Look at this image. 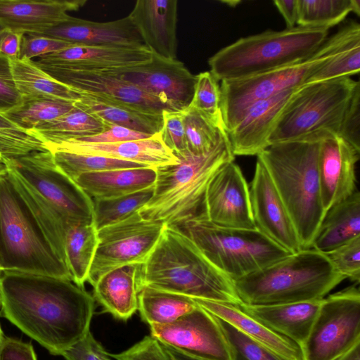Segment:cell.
I'll return each instance as SVG.
<instances>
[{"label": "cell", "mask_w": 360, "mask_h": 360, "mask_svg": "<svg viewBox=\"0 0 360 360\" xmlns=\"http://www.w3.org/2000/svg\"><path fill=\"white\" fill-rule=\"evenodd\" d=\"M156 167H141L86 173L75 182L91 199H112L154 186Z\"/></svg>", "instance_id": "cell-30"}, {"label": "cell", "mask_w": 360, "mask_h": 360, "mask_svg": "<svg viewBox=\"0 0 360 360\" xmlns=\"http://www.w3.org/2000/svg\"><path fill=\"white\" fill-rule=\"evenodd\" d=\"M8 172L17 190L37 220L49 241L65 264L64 243L66 231L70 227L68 222L31 186L11 171Z\"/></svg>", "instance_id": "cell-34"}, {"label": "cell", "mask_w": 360, "mask_h": 360, "mask_svg": "<svg viewBox=\"0 0 360 360\" xmlns=\"http://www.w3.org/2000/svg\"><path fill=\"white\" fill-rule=\"evenodd\" d=\"M216 318L227 341L231 360H285L231 324Z\"/></svg>", "instance_id": "cell-42"}, {"label": "cell", "mask_w": 360, "mask_h": 360, "mask_svg": "<svg viewBox=\"0 0 360 360\" xmlns=\"http://www.w3.org/2000/svg\"><path fill=\"white\" fill-rule=\"evenodd\" d=\"M22 102L15 86L9 59L0 55V113L3 114Z\"/></svg>", "instance_id": "cell-50"}, {"label": "cell", "mask_w": 360, "mask_h": 360, "mask_svg": "<svg viewBox=\"0 0 360 360\" xmlns=\"http://www.w3.org/2000/svg\"><path fill=\"white\" fill-rule=\"evenodd\" d=\"M360 71V39L353 42L313 72L306 84L358 75Z\"/></svg>", "instance_id": "cell-43"}, {"label": "cell", "mask_w": 360, "mask_h": 360, "mask_svg": "<svg viewBox=\"0 0 360 360\" xmlns=\"http://www.w3.org/2000/svg\"><path fill=\"white\" fill-rule=\"evenodd\" d=\"M65 360H115L89 331L79 342L61 354Z\"/></svg>", "instance_id": "cell-49"}, {"label": "cell", "mask_w": 360, "mask_h": 360, "mask_svg": "<svg viewBox=\"0 0 360 360\" xmlns=\"http://www.w3.org/2000/svg\"><path fill=\"white\" fill-rule=\"evenodd\" d=\"M328 30L296 25L268 30L240 38L208 59L210 72L219 81L241 79L309 58L325 41Z\"/></svg>", "instance_id": "cell-6"}, {"label": "cell", "mask_w": 360, "mask_h": 360, "mask_svg": "<svg viewBox=\"0 0 360 360\" xmlns=\"http://www.w3.org/2000/svg\"><path fill=\"white\" fill-rule=\"evenodd\" d=\"M18 129L15 124L0 113V130Z\"/></svg>", "instance_id": "cell-58"}, {"label": "cell", "mask_w": 360, "mask_h": 360, "mask_svg": "<svg viewBox=\"0 0 360 360\" xmlns=\"http://www.w3.org/2000/svg\"><path fill=\"white\" fill-rule=\"evenodd\" d=\"M4 333H3V330H2V329H1V326H0V342H1V339H2V338H3V336H4Z\"/></svg>", "instance_id": "cell-60"}, {"label": "cell", "mask_w": 360, "mask_h": 360, "mask_svg": "<svg viewBox=\"0 0 360 360\" xmlns=\"http://www.w3.org/2000/svg\"><path fill=\"white\" fill-rule=\"evenodd\" d=\"M322 300L272 305H248L241 303L238 307L252 318L301 347L310 332Z\"/></svg>", "instance_id": "cell-27"}, {"label": "cell", "mask_w": 360, "mask_h": 360, "mask_svg": "<svg viewBox=\"0 0 360 360\" xmlns=\"http://www.w3.org/2000/svg\"><path fill=\"white\" fill-rule=\"evenodd\" d=\"M345 279L323 253L309 248L233 282L243 304L272 305L323 299Z\"/></svg>", "instance_id": "cell-4"}, {"label": "cell", "mask_w": 360, "mask_h": 360, "mask_svg": "<svg viewBox=\"0 0 360 360\" xmlns=\"http://www.w3.org/2000/svg\"><path fill=\"white\" fill-rule=\"evenodd\" d=\"M152 58L143 46H86L75 44L65 49L33 60L36 63L63 68L100 71L136 66Z\"/></svg>", "instance_id": "cell-20"}, {"label": "cell", "mask_w": 360, "mask_h": 360, "mask_svg": "<svg viewBox=\"0 0 360 360\" xmlns=\"http://www.w3.org/2000/svg\"><path fill=\"white\" fill-rule=\"evenodd\" d=\"M350 12L360 15L359 0H297V25L329 30Z\"/></svg>", "instance_id": "cell-37"}, {"label": "cell", "mask_w": 360, "mask_h": 360, "mask_svg": "<svg viewBox=\"0 0 360 360\" xmlns=\"http://www.w3.org/2000/svg\"><path fill=\"white\" fill-rule=\"evenodd\" d=\"M75 45V44L40 34H24L19 59L31 60L53 53Z\"/></svg>", "instance_id": "cell-47"}, {"label": "cell", "mask_w": 360, "mask_h": 360, "mask_svg": "<svg viewBox=\"0 0 360 360\" xmlns=\"http://www.w3.org/2000/svg\"><path fill=\"white\" fill-rule=\"evenodd\" d=\"M158 99L169 110L184 111L193 96L195 75L184 63L152 53L145 63L124 69L107 70Z\"/></svg>", "instance_id": "cell-15"}, {"label": "cell", "mask_w": 360, "mask_h": 360, "mask_svg": "<svg viewBox=\"0 0 360 360\" xmlns=\"http://www.w3.org/2000/svg\"><path fill=\"white\" fill-rule=\"evenodd\" d=\"M360 37V27L349 22L327 37L307 59L258 75L220 84V108L227 132L240 121L252 104L305 84L310 75Z\"/></svg>", "instance_id": "cell-8"}, {"label": "cell", "mask_w": 360, "mask_h": 360, "mask_svg": "<svg viewBox=\"0 0 360 360\" xmlns=\"http://www.w3.org/2000/svg\"><path fill=\"white\" fill-rule=\"evenodd\" d=\"M182 112L189 153L195 155L206 154L228 138L222 121L212 120L191 106Z\"/></svg>", "instance_id": "cell-38"}, {"label": "cell", "mask_w": 360, "mask_h": 360, "mask_svg": "<svg viewBox=\"0 0 360 360\" xmlns=\"http://www.w3.org/2000/svg\"><path fill=\"white\" fill-rule=\"evenodd\" d=\"M45 146L50 151L99 155L153 167L173 165L179 161L164 144L161 132L148 139L117 143H97L69 140L56 143H46Z\"/></svg>", "instance_id": "cell-24"}, {"label": "cell", "mask_w": 360, "mask_h": 360, "mask_svg": "<svg viewBox=\"0 0 360 360\" xmlns=\"http://www.w3.org/2000/svg\"><path fill=\"white\" fill-rule=\"evenodd\" d=\"M321 140L273 143L257 155L287 208L302 249L311 248L325 215L318 174Z\"/></svg>", "instance_id": "cell-3"}, {"label": "cell", "mask_w": 360, "mask_h": 360, "mask_svg": "<svg viewBox=\"0 0 360 360\" xmlns=\"http://www.w3.org/2000/svg\"><path fill=\"white\" fill-rule=\"evenodd\" d=\"M4 160L8 169L38 192L65 217L70 227L92 223V199L58 169L51 151Z\"/></svg>", "instance_id": "cell-12"}, {"label": "cell", "mask_w": 360, "mask_h": 360, "mask_svg": "<svg viewBox=\"0 0 360 360\" xmlns=\"http://www.w3.org/2000/svg\"><path fill=\"white\" fill-rule=\"evenodd\" d=\"M24 34L3 28L0 31V55L8 59L18 58Z\"/></svg>", "instance_id": "cell-54"}, {"label": "cell", "mask_w": 360, "mask_h": 360, "mask_svg": "<svg viewBox=\"0 0 360 360\" xmlns=\"http://www.w3.org/2000/svg\"><path fill=\"white\" fill-rule=\"evenodd\" d=\"M201 307L245 335L264 345L285 360H302L300 347L243 312L238 306L203 299H194Z\"/></svg>", "instance_id": "cell-29"}, {"label": "cell", "mask_w": 360, "mask_h": 360, "mask_svg": "<svg viewBox=\"0 0 360 360\" xmlns=\"http://www.w3.org/2000/svg\"><path fill=\"white\" fill-rule=\"evenodd\" d=\"M273 3L283 16L286 28L295 27L297 19V0H276Z\"/></svg>", "instance_id": "cell-55"}, {"label": "cell", "mask_w": 360, "mask_h": 360, "mask_svg": "<svg viewBox=\"0 0 360 360\" xmlns=\"http://www.w3.org/2000/svg\"><path fill=\"white\" fill-rule=\"evenodd\" d=\"M195 79L193 96L189 106L212 120L223 122L219 82L210 71L200 72L195 75Z\"/></svg>", "instance_id": "cell-44"}, {"label": "cell", "mask_w": 360, "mask_h": 360, "mask_svg": "<svg viewBox=\"0 0 360 360\" xmlns=\"http://www.w3.org/2000/svg\"><path fill=\"white\" fill-rule=\"evenodd\" d=\"M359 342L360 292L352 285L322 300L302 360H335Z\"/></svg>", "instance_id": "cell-11"}, {"label": "cell", "mask_w": 360, "mask_h": 360, "mask_svg": "<svg viewBox=\"0 0 360 360\" xmlns=\"http://www.w3.org/2000/svg\"><path fill=\"white\" fill-rule=\"evenodd\" d=\"M4 271L72 281L8 170L0 174V271Z\"/></svg>", "instance_id": "cell-7"}, {"label": "cell", "mask_w": 360, "mask_h": 360, "mask_svg": "<svg viewBox=\"0 0 360 360\" xmlns=\"http://www.w3.org/2000/svg\"><path fill=\"white\" fill-rule=\"evenodd\" d=\"M150 335L160 342L188 356L201 360H231L217 318L198 304L174 322L150 326Z\"/></svg>", "instance_id": "cell-14"}, {"label": "cell", "mask_w": 360, "mask_h": 360, "mask_svg": "<svg viewBox=\"0 0 360 360\" xmlns=\"http://www.w3.org/2000/svg\"><path fill=\"white\" fill-rule=\"evenodd\" d=\"M0 360H37L32 345L4 335L0 342Z\"/></svg>", "instance_id": "cell-53"}, {"label": "cell", "mask_w": 360, "mask_h": 360, "mask_svg": "<svg viewBox=\"0 0 360 360\" xmlns=\"http://www.w3.org/2000/svg\"><path fill=\"white\" fill-rule=\"evenodd\" d=\"M234 157L228 137L206 154L188 153L177 158L176 164L156 167L153 196L140 214L172 226L198 214L210 181Z\"/></svg>", "instance_id": "cell-5"}, {"label": "cell", "mask_w": 360, "mask_h": 360, "mask_svg": "<svg viewBox=\"0 0 360 360\" xmlns=\"http://www.w3.org/2000/svg\"><path fill=\"white\" fill-rule=\"evenodd\" d=\"M4 164H5V163H4V158L1 157V155H0V165H4Z\"/></svg>", "instance_id": "cell-61"}, {"label": "cell", "mask_w": 360, "mask_h": 360, "mask_svg": "<svg viewBox=\"0 0 360 360\" xmlns=\"http://www.w3.org/2000/svg\"><path fill=\"white\" fill-rule=\"evenodd\" d=\"M176 0H138L128 15L144 45L161 57L176 59Z\"/></svg>", "instance_id": "cell-22"}, {"label": "cell", "mask_w": 360, "mask_h": 360, "mask_svg": "<svg viewBox=\"0 0 360 360\" xmlns=\"http://www.w3.org/2000/svg\"><path fill=\"white\" fill-rule=\"evenodd\" d=\"M198 307L189 297L143 286L138 295V310L149 326L174 322Z\"/></svg>", "instance_id": "cell-33"}, {"label": "cell", "mask_w": 360, "mask_h": 360, "mask_svg": "<svg viewBox=\"0 0 360 360\" xmlns=\"http://www.w3.org/2000/svg\"><path fill=\"white\" fill-rule=\"evenodd\" d=\"M162 345L172 360H201L188 356L163 344Z\"/></svg>", "instance_id": "cell-57"}, {"label": "cell", "mask_w": 360, "mask_h": 360, "mask_svg": "<svg viewBox=\"0 0 360 360\" xmlns=\"http://www.w3.org/2000/svg\"><path fill=\"white\" fill-rule=\"evenodd\" d=\"M115 360H172L162 343L147 335L129 349L111 354Z\"/></svg>", "instance_id": "cell-48"}, {"label": "cell", "mask_w": 360, "mask_h": 360, "mask_svg": "<svg viewBox=\"0 0 360 360\" xmlns=\"http://www.w3.org/2000/svg\"><path fill=\"white\" fill-rule=\"evenodd\" d=\"M360 236V193L330 207L325 214L311 248L326 253Z\"/></svg>", "instance_id": "cell-31"}, {"label": "cell", "mask_w": 360, "mask_h": 360, "mask_svg": "<svg viewBox=\"0 0 360 360\" xmlns=\"http://www.w3.org/2000/svg\"><path fill=\"white\" fill-rule=\"evenodd\" d=\"M200 213L217 226L256 229L249 185L240 167L233 161L221 167L210 181Z\"/></svg>", "instance_id": "cell-16"}, {"label": "cell", "mask_w": 360, "mask_h": 360, "mask_svg": "<svg viewBox=\"0 0 360 360\" xmlns=\"http://www.w3.org/2000/svg\"><path fill=\"white\" fill-rule=\"evenodd\" d=\"M4 27L1 26V25L0 24V31L3 29Z\"/></svg>", "instance_id": "cell-62"}, {"label": "cell", "mask_w": 360, "mask_h": 360, "mask_svg": "<svg viewBox=\"0 0 360 360\" xmlns=\"http://www.w3.org/2000/svg\"><path fill=\"white\" fill-rule=\"evenodd\" d=\"M154 186L112 199H92V223L97 231L139 211L153 196Z\"/></svg>", "instance_id": "cell-40"}, {"label": "cell", "mask_w": 360, "mask_h": 360, "mask_svg": "<svg viewBox=\"0 0 360 360\" xmlns=\"http://www.w3.org/2000/svg\"><path fill=\"white\" fill-rule=\"evenodd\" d=\"M335 360H360V342Z\"/></svg>", "instance_id": "cell-56"}, {"label": "cell", "mask_w": 360, "mask_h": 360, "mask_svg": "<svg viewBox=\"0 0 360 360\" xmlns=\"http://www.w3.org/2000/svg\"><path fill=\"white\" fill-rule=\"evenodd\" d=\"M98 231L93 223L72 226L65 236V264L73 283L84 287L96 252Z\"/></svg>", "instance_id": "cell-35"}, {"label": "cell", "mask_w": 360, "mask_h": 360, "mask_svg": "<svg viewBox=\"0 0 360 360\" xmlns=\"http://www.w3.org/2000/svg\"><path fill=\"white\" fill-rule=\"evenodd\" d=\"M238 306L233 281L216 268L180 229L165 225L143 264L142 287Z\"/></svg>", "instance_id": "cell-2"}, {"label": "cell", "mask_w": 360, "mask_h": 360, "mask_svg": "<svg viewBox=\"0 0 360 360\" xmlns=\"http://www.w3.org/2000/svg\"><path fill=\"white\" fill-rule=\"evenodd\" d=\"M0 316L53 355L90 331L95 300L84 287L54 276L0 271Z\"/></svg>", "instance_id": "cell-1"}, {"label": "cell", "mask_w": 360, "mask_h": 360, "mask_svg": "<svg viewBox=\"0 0 360 360\" xmlns=\"http://www.w3.org/2000/svg\"><path fill=\"white\" fill-rule=\"evenodd\" d=\"M176 227L184 232L205 257L232 281L290 254L257 229L217 226L200 212Z\"/></svg>", "instance_id": "cell-10"}, {"label": "cell", "mask_w": 360, "mask_h": 360, "mask_svg": "<svg viewBox=\"0 0 360 360\" xmlns=\"http://www.w3.org/2000/svg\"><path fill=\"white\" fill-rule=\"evenodd\" d=\"M162 117L161 136L164 144L176 158L188 153L183 112L165 110L162 112Z\"/></svg>", "instance_id": "cell-46"}, {"label": "cell", "mask_w": 360, "mask_h": 360, "mask_svg": "<svg viewBox=\"0 0 360 360\" xmlns=\"http://www.w3.org/2000/svg\"><path fill=\"white\" fill-rule=\"evenodd\" d=\"M105 124L106 126L105 130L98 134L73 140L87 143H110L136 141L153 136L122 126L112 124Z\"/></svg>", "instance_id": "cell-51"}, {"label": "cell", "mask_w": 360, "mask_h": 360, "mask_svg": "<svg viewBox=\"0 0 360 360\" xmlns=\"http://www.w3.org/2000/svg\"><path fill=\"white\" fill-rule=\"evenodd\" d=\"M106 129L105 123L76 106L66 114L43 123L29 131L46 143H56L98 134Z\"/></svg>", "instance_id": "cell-36"}, {"label": "cell", "mask_w": 360, "mask_h": 360, "mask_svg": "<svg viewBox=\"0 0 360 360\" xmlns=\"http://www.w3.org/2000/svg\"><path fill=\"white\" fill-rule=\"evenodd\" d=\"M79 94L80 98L75 105L105 124L122 126L151 136L162 130V112L149 111L103 96Z\"/></svg>", "instance_id": "cell-28"}, {"label": "cell", "mask_w": 360, "mask_h": 360, "mask_svg": "<svg viewBox=\"0 0 360 360\" xmlns=\"http://www.w3.org/2000/svg\"><path fill=\"white\" fill-rule=\"evenodd\" d=\"M323 254L339 274L345 278L359 283L360 236Z\"/></svg>", "instance_id": "cell-45"}, {"label": "cell", "mask_w": 360, "mask_h": 360, "mask_svg": "<svg viewBox=\"0 0 360 360\" xmlns=\"http://www.w3.org/2000/svg\"><path fill=\"white\" fill-rule=\"evenodd\" d=\"M249 188L256 229L290 254L302 250L287 208L266 169L257 158Z\"/></svg>", "instance_id": "cell-17"}, {"label": "cell", "mask_w": 360, "mask_h": 360, "mask_svg": "<svg viewBox=\"0 0 360 360\" xmlns=\"http://www.w3.org/2000/svg\"><path fill=\"white\" fill-rule=\"evenodd\" d=\"M34 63L52 77L77 92L103 96L155 112L162 113L163 110H169L156 98L107 71L73 70Z\"/></svg>", "instance_id": "cell-19"}, {"label": "cell", "mask_w": 360, "mask_h": 360, "mask_svg": "<svg viewBox=\"0 0 360 360\" xmlns=\"http://www.w3.org/2000/svg\"><path fill=\"white\" fill-rule=\"evenodd\" d=\"M360 152L342 137L328 134L319 146L318 174L326 212L355 191L356 164Z\"/></svg>", "instance_id": "cell-18"}, {"label": "cell", "mask_w": 360, "mask_h": 360, "mask_svg": "<svg viewBox=\"0 0 360 360\" xmlns=\"http://www.w3.org/2000/svg\"><path fill=\"white\" fill-rule=\"evenodd\" d=\"M359 81L349 77L306 84L288 100L269 137V145L340 136Z\"/></svg>", "instance_id": "cell-9"}, {"label": "cell", "mask_w": 360, "mask_h": 360, "mask_svg": "<svg viewBox=\"0 0 360 360\" xmlns=\"http://www.w3.org/2000/svg\"><path fill=\"white\" fill-rule=\"evenodd\" d=\"M74 107L75 102L60 99L22 100L18 106L2 115L18 128L29 131L60 117Z\"/></svg>", "instance_id": "cell-39"}, {"label": "cell", "mask_w": 360, "mask_h": 360, "mask_svg": "<svg viewBox=\"0 0 360 360\" xmlns=\"http://www.w3.org/2000/svg\"><path fill=\"white\" fill-rule=\"evenodd\" d=\"M13 78L22 100L60 99L76 102L79 92L56 80L33 60L9 59Z\"/></svg>", "instance_id": "cell-32"}, {"label": "cell", "mask_w": 360, "mask_h": 360, "mask_svg": "<svg viewBox=\"0 0 360 360\" xmlns=\"http://www.w3.org/2000/svg\"><path fill=\"white\" fill-rule=\"evenodd\" d=\"M281 92L252 104L227 132L234 155H257L269 146V137L284 107L297 89Z\"/></svg>", "instance_id": "cell-21"}, {"label": "cell", "mask_w": 360, "mask_h": 360, "mask_svg": "<svg viewBox=\"0 0 360 360\" xmlns=\"http://www.w3.org/2000/svg\"><path fill=\"white\" fill-rule=\"evenodd\" d=\"M360 89L352 100L340 136L360 152Z\"/></svg>", "instance_id": "cell-52"}, {"label": "cell", "mask_w": 360, "mask_h": 360, "mask_svg": "<svg viewBox=\"0 0 360 360\" xmlns=\"http://www.w3.org/2000/svg\"><path fill=\"white\" fill-rule=\"evenodd\" d=\"M8 170V167L6 164L0 165V174L6 172Z\"/></svg>", "instance_id": "cell-59"}, {"label": "cell", "mask_w": 360, "mask_h": 360, "mask_svg": "<svg viewBox=\"0 0 360 360\" xmlns=\"http://www.w3.org/2000/svg\"><path fill=\"white\" fill-rule=\"evenodd\" d=\"M86 0H0V24L23 34H41L67 20Z\"/></svg>", "instance_id": "cell-23"}, {"label": "cell", "mask_w": 360, "mask_h": 360, "mask_svg": "<svg viewBox=\"0 0 360 360\" xmlns=\"http://www.w3.org/2000/svg\"><path fill=\"white\" fill-rule=\"evenodd\" d=\"M51 152L58 169L74 181L79 176L86 173L147 167L146 165L134 162L99 155L58 150Z\"/></svg>", "instance_id": "cell-41"}, {"label": "cell", "mask_w": 360, "mask_h": 360, "mask_svg": "<svg viewBox=\"0 0 360 360\" xmlns=\"http://www.w3.org/2000/svg\"><path fill=\"white\" fill-rule=\"evenodd\" d=\"M143 264H129L103 274L93 285L94 300L103 311L122 321L138 310Z\"/></svg>", "instance_id": "cell-26"}, {"label": "cell", "mask_w": 360, "mask_h": 360, "mask_svg": "<svg viewBox=\"0 0 360 360\" xmlns=\"http://www.w3.org/2000/svg\"><path fill=\"white\" fill-rule=\"evenodd\" d=\"M40 35L79 45L145 46L129 16L105 22H94L72 16L68 20L49 29Z\"/></svg>", "instance_id": "cell-25"}, {"label": "cell", "mask_w": 360, "mask_h": 360, "mask_svg": "<svg viewBox=\"0 0 360 360\" xmlns=\"http://www.w3.org/2000/svg\"><path fill=\"white\" fill-rule=\"evenodd\" d=\"M164 224L139 211L98 231V243L88 275L92 286L107 272L129 264H144L158 243Z\"/></svg>", "instance_id": "cell-13"}]
</instances>
